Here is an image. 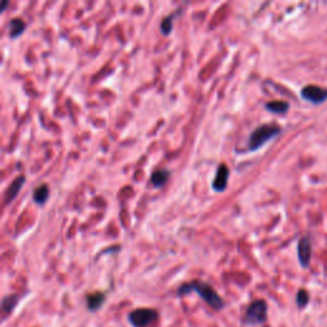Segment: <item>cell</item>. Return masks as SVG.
<instances>
[{
    "instance_id": "11",
    "label": "cell",
    "mask_w": 327,
    "mask_h": 327,
    "mask_svg": "<svg viewBox=\"0 0 327 327\" xmlns=\"http://www.w3.org/2000/svg\"><path fill=\"white\" fill-rule=\"evenodd\" d=\"M104 301H105V294L104 293H92V294H89L87 297V306H89L90 311H98L100 310V307L103 306Z\"/></svg>"
},
{
    "instance_id": "7",
    "label": "cell",
    "mask_w": 327,
    "mask_h": 327,
    "mask_svg": "<svg viewBox=\"0 0 327 327\" xmlns=\"http://www.w3.org/2000/svg\"><path fill=\"white\" fill-rule=\"evenodd\" d=\"M229 174H230V170H229V166H227L226 164L222 162V164H220V165L218 166V169H216V175L213 180L214 191L221 193V192H224L225 189H226L227 180H229Z\"/></svg>"
},
{
    "instance_id": "15",
    "label": "cell",
    "mask_w": 327,
    "mask_h": 327,
    "mask_svg": "<svg viewBox=\"0 0 327 327\" xmlns=\"http://www.w3.org/2000/svg\"><path fill=\"white\" fill-rule=\"evenodd\" d=\"M18 302V295H6L3 299V310L5 312H10Z\"/></svg>"
},
{
    "instance_id": "14",
    "label": "cell",
    "mask_w": 327,
    "mask_h": 327,
    "mask_svg": "<svg viewBox=\"0 0 327 327\" xmlns=\"http://www.w3.org/2000/svg\"><path fill=\"white\" fill-rule=\"evenodd\" d=\"M173 19H174V14L168 15V17L162 19L161 24H160V30H161L162 35H170L171 31H173Z\"/></svg>"
},
{
    "instance_id": "6",
    "label": "cell",
    "mask_w": 327,
    "mask_h": 327,
    "mask_svg": "<svg viewBox=\"0 0 327 327\" xmlns=\"http://www.w3.org/2000/svg\"><path fill=\"white\" fill-rule=\"evenodd\" d=\"M312 257V243L310 236H303L298 242V259L302 267H308Z\"/></svg>"
},
{
    "instance_id": "13",
    "label": "cell",
    "mask_w": 327,
    "mask_h": 327,
    "mask_svg": "<svg viewBox=\"0 0 327 327\" xmlns=\"http://www.w3.org/2000/svg\"><path fill=\"white\" fill-rule=\"evenodd\" d=\"M49 198V187L46 184H41L33 191V201L38 205H44Z\"/></svg>"
},
{
    "instance_id": "3",
    "label": "cell",
    "mask_w": 327,
    "mask_h": 327,
    "mask_svg": "<svg viewBox=\"0 0 327 327\" xmlns=\"http://www.w3.org/2000/svg\"><path fill=\"white\" fill-rule=\"evenodd\" d=\"M267 320V303L262 299H257L248 306L243 321L247 325H259Z\"/></svg>"
},
{
    "instance_id": "2",
    "label": "cell",
    "mask_w": 327,
    "mask_h": 327,
    "mask_svg": "<svg viewBox=\"0 0 327 327\" xmlns=\"http://www.w3.org/2000/svg\"><path fill=\"white\" fill-rule=\"evenodd\" d=\"M280 133L281 127L280 125H277V124H261L256 129L252 130V133L249 134V138H248V151L253 152V151L259 150V148L263 147L268 141H271L275 137L279 136Z\"/></svg>"
},
{
    "instance_id": "10",
    "label": "cell",
    "mask_w": 327,
    "mask_h": 327,
    "mask_svg": "<svg viewBox=\"0 0 327 327\" xmlns=\"http://www.w3.org/2000/svg\"><path fill=\"white\" fill-rule=\"evenodd\" d=\"M8 28L9 37L14 40V38L19 37V36L24 32V30H26V23H24V21L21 19V18H13V19H10V22H9Z\"/></svg>"
},
{
    "instance_id": "16",
    "label": "cell",
    "mask_w": 327,
    "mask_h": 327,
    "mask_svg": "<svg viewBox=\"0 0 327 327\" xmlns=\"http://www.w3.org/2000/svg\"><path fill=\"white\" fill-rule=\"evenodd\" d=\"M308 302H310V294L307 293V290H304V289L299 290L297 294L298 307H299V308H304V307L308 304Z\"/></svg>"
},
{
    "instance_id": "17",
    "label": "cell",
    "mask_w": 327,
    "mask_h": 327,
    "mask_svg": "<svg viewBox=\"0 0 327 327\" xmlns=\"http://www.w3.org/2000/svg\"><path fill=\"white\" fill-rule=\"evenodd\" d=\"M6 5H8V1H6V0H4L3 5H1V9H0V10H1V12H4V10H5V8H6Z\"/></svg>"
},
{
    "instance_id": "4",
    "label": "cell",
    "mask_w": 327,
    "mask_h": 327,
    "mask_svg": "<svg viewBox=\"0 0 327 327\" xmlns=\"http://www.w3.org/2000/svg\"><path fill=\"white\" fill-rule=\"evenodd\" d=\"M159 313L152 308H139V310L132 311L128 316L129 322L134 327H147L148 325L156 321Z\"/></svg>"
},
{
    "instance_id": "8",
    "label": "cell",
    "mask_w": 327,
    "mask_h": 327,
    "mask_svg": "<svg viewBox=\"0 0 327 327\" xmlns=\"http://www.w3.org/2000/svg\"><path fill=\"white\" fill-rule=\"evenodd\" d=\"M24 180H26L24 175H19V177H17L12 183H10V186H9L5 191V196H4L5 200H4V204L8 205L9 202H12V201L17 197L18 192L21 191Z\"/></svg>"
},
{
    "instance_id": "12",
    "label": "cell",
    "mask_w": 327,
    "mask_h": 327,
    "mask_svg": "<svg viewBox=\"0 0 327 327\" xmlns=\"http://www.w3.org/2000/svg\"><path fill=\"white\" fill-rule=\"evenodd\" d=\"M265 108L268 110V111L275 112V114H285V112L289 110L290 105L289 103H286V101L275 100L266 104Z\"/></svg>"
},
{
    "instance_id": "1",
    "label": "cell",
    "mask_w": 327,
    "mask_h": 327,
    "mask_svg": "<svg viewBox=\"0 0 327 327\" xmlns=\"http://www.w3.org/2000/svg\"><path fill=\"white\" fill-rule=\"evenodd\" d=\"M192 292L197 293L210 307H213L214 310L220 311L224 308V301L221 299V297L216 293L213 286L209 285V284L204 283V281L195 280L188 284H183L178 289V294L179 295H186Z\"/></svg>"
},
{
    "instance_id": "9",
    "label": "cell",
    "mask_w": 327,
    "mask_h": 327,
    "mask_svg": "<svg viewBox=\"0 0 327 327\" xmlns=\"http://www.w3.org/2000/svg\"><path fill=\"white\" fill-rule=\"evenodd\" d=\"M170 178V170L168 169H159V170L153 171L151 175V184L153 188H161L166 184V182Z\"/></svg>"
},
{
    "instance_id": "5",
    "label": "cell",
    "mask_w": 327,
    "mask_h": 327,
    "mask_svg": "<svg viewBox=\"0 0 327 327\" xmlns=\"http://www.w3.org/2000/svg\"><path fill=\"white\" fill-rule=\"evenodd\" d=\"M301 96L302 99H304L308 103L320 105V104L325 103L327 100V89L320 87V86L308 85L302 89Z\"/></svg>"
}]
</instances>
